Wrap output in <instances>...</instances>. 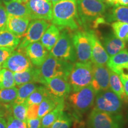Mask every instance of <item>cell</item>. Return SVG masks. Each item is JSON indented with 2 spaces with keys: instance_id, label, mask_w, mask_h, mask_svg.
<instances>
[{
  "instance_id": "45",
  "label": "cell",
  "mask_w": 128,
  "mask_h": 128,
  "mask_svg": "<svg viewBox=\"0 0 128 128\" xmlns=\"http://www.w3.org/2000/svg\"><path fill=\"white\" fill-rule=\"evenodd\" d=\"M18 1H20L21 2H24V3H26L27 2V1H28V0H18Z\"/></svg>"
},
{
  "instance_id": "4",
  "label": "cell",
  "mask_w": 128,
  "mask_h": 128,
  "mask_svg": "<svg viewBox=\"0 0 128 128\" xmlns=\"http://www.w3.org/2000/svg\"><path fill=\"white\" fill-rule=\"evenodd\" d=\"M49 54L59 60L75 63L77 58L72 39V32L62 30L60 38Z\"/></svg>"
},
{
  "instance_id": "41",
  "label": "cell",
  "mask_w": 128,
  "mask_h": 128,
  "mask_svg": "<svg viewBox=\"0 0 128 128\" xmlns=\"http://www.w3.org/2000/svg\"><path fill=\"white\" fill-rule=\"evenodd\" d=\"M116 6L128 7V0H115V7Z\"/></svg>"
},
{
  "instance_id": "15",
  "label": "cell",
  "mask_w": 128,
  "mask_h": 128,
  "mask_svg": "<svg viewBox=\"0 0 128 128\" xmlns=\"http://www.w3.org/2000/svg\"><path fill=\"white\" fill-rule=\"evenodd\" d=\"M91 44H92V59L91 61L96 65H106L109 56L106 51L98 36L93 30H87Z\"/></svg>"
},
{
  "instance_id": "44",
  "label": "cell",
  "mask_w": 128,
  "mask_h": 128,
  "mask_svg": "<svg viewBox=\"0 0 128 128\" xmlns=\"http://www.w3.org/2000/svg\"><path fill=\"white\" fill-rule=\"evenodd\" d=\"M51 1V2H52V4L53 6H54V4H55L56 3H57L58 2H59V1H61V0H50Z\"/></svg>"
},
{
  "instance_id": "46",
  "label": "cell",
  "mask_w": 128,
  "mask_h": 128,
  "mask_svg": "<svg viewBox=\"0 0 128 128\" xmlns=\"http://www.w3.org/2000/svg\"><path fill=\"white\" fill-rule=\"evenodd\" d=\"M1 1H2L4 3H6V2H10V1H12V0H1Z\"/></svg>"
},
{
  "instance_id": "19",
  "label": "cell",
  "mask_w": 128,
  "mask_h": 128,
  "mask_svg": "<svg viewBox=\"0 0 128 128\" xmlns=\"http://www.w3.org/2000/svg\"><path fill=\"white\" fill-rule=\"evenodd\" d=\"M16 86H20L28 82L40 83L38 68H32L21 72L13 73Z\"/></svg>"
},
{
  "instance_id": "48",
  "label": "cell",
  "mask_w": 128,
  "mask_h": 128,
  "mask_svg": "<svg viewBox=\"0 0 128 128\" xmlns=\"http://www.w3.org/2000/svg\"><path fill=\"white\" fill-rule=\"evenodd\" d=\"M100 1H102V2H104V0H100Z\"/></svg>"
},
{
  "instance_id": "39",
  "label": "cell",
  "mask_w": 128,
  "mask_h": 128,
  "mask_svg": "<svg viewBox=\"0 0 128 128\" xmlns=\"http://www.w3.org/2000/svg\"><path fill=\"white\" fill-rule=\"evenodd\" d=\"M26 124L28 128H41V119L38 118L26 120Z\"/></svg>"
},
{
  "instance_id": "18",
  "label": "cell",
  "mask_w": 128,
  "mask_h": 128,
  "mask_svg": "<svg viewBox=\"0 0 128 128\" xmlns=\"http://www.w3.org/2000/svg\"><path fill=\"white\" fill-rule=\"evenodd\" d=\"M102 42L103 47L109 56L118 54L126 48V42L117 38L113 33L105 34L102 38Z\"/></svg>"
},
{
  "instance_id": "37",
  "label": "cell",
  "mask_w": 128,
  "mask_h": 128,
  "mask_svg": "<svg viewBox=\"0 0 128 128\" xmlns=\"http://www.w3.org/2000/svg\"><path fill=\"white\" fill-rule=\"evenodd\" d=\"M39 104L28 106L26 113V120L33 119L38 118Z\"/></svg>"
},
{
  "instance_id": "35",
  "label": "cell",
  "mask_w": 128,
  "mask_h": 128,
  "mask_svg": "<svg viewBox=\"0 0 128 128\" xmlns=\"http://www.w3.org/2000/svg\"><path fill=\"white\" fill-rule=\"evenodd\" d=\"M7 128H28L26 122L14 118L12 116H8L7 119Z\"/></svg>"
},
{
  "instance_id": "42",
  "label": "cell",
  "mask_w": 128,
  "mask_h": 128,
  "mask_svg": "<svg viewBox=\"0 0 128 128\" xmlns=\"http://www.w3.org/2000/svg\"><path fill=\"white\" fill-rule=\"evenodd\" d=\"M0 128H7V122L3 117H0Z\"/></svg>"
},
{
  "instance_id": "29",
  "label": "cell",
  "mask_w": 128,
  "mask_h": 128,
  "mask_svg": "<svg viewBox=\"0 0 128 128\" xmlns=\"http://www.w3.org/2000/svg\"><path fill=\"white\" fill-rule=\"evenodd\" d=\"M49 94L50 92L45 87L39 86L28 96L25 102L28 106L33 104H39Z\"/></svg>"
},
{
  "instance_id": "10",
  "label": "cell",
  "mask_w": 128,
  "mask_h": 128,
  "mask_svg": "<svg viewBox=\"0 0 128 128\" xmlns=\"http://www.w3.org/2000/svg\"><path fill=\"white\" fill-rule=\"evenodd\" d=\"M50 24L48 21L42 19L32 20L28 24V29L23 35V39L18 44L17 49H25L28 44L40 40Z\"/></svg>"
},
{
  "instance_id": "12",
  "label": "cell",
  "mask_w": 128,
  "mask_h": 128,
  "mask_svg": "<svg viewBox=\"0 0 128 128\" xmlns=\"http://www.w3.org/2000/svg\"><path fill=\"white\" fill-rule=\"evenodd\" d=\"M26 6L29 12L30 20H52L53 5L50 0H28Z\"/></svg>"
},
{
  "instance_id": "38",
  "label": "cell",
  "mask_w": 128,
  "mask_h": 128,
  "mask_svg": "<svg viewBox=\"0 0 128 128\" xmlns=\"http://www.w3.org/2000/svg\"><path fill=\"white\" fill-rule=\"evenodd\" d=\"M14 50L12 48L0 47V65H2Z\"/></svg>"
},
{
  "instance_id": "11",
  "label": "cell",
  "mask_w": 128,
  "mask_h": 128,
  "mask_svg": "<svg viewBox=\"0 0 128 128\" xmlns=\"http://www.w3.org/2000/svg\"><path fill=\"white\" fill-rule=\"evenodd\" d=\"M2 67L13 73H16L26 71L33 66L24 49H17L12 53L7 60L2 64Z\"/></svg>"
},
{
  "instance_id": "36",
  "label": "cell",
  "mask_w": 128,
  "mask_h": 128,
  "mask_svg": "<svg viewBox=\"0 0 128 128\" xmlns=\"http://www.w3.org/2000/svg\"><path fill=\"white\" fill-rule=\"evenodd\" d=\"M8 14L4 6L0 5V31L6 29Z\"/></svg>"
},
{
  "instance_id": "22",
  "label": "cell",
  "mask_w": 128,
  "mask_h": 128,
  "mask_svg": "<svg viewBox=\"0 0 128 128\" xmlns=\"http://www.w3.org/2000/svg\"><path fill=\"white\" fill-rule=\"evenodd\" d=\"M107 66L112 71L115 73L118 71L122 67L128 64V51L126 49L120 51L118 54L109 57Z\"/></svg>"
},
{
  "instance_id": "7",
  "label": "cell",
  "mask_w": 128,
  "mask_h": 128,
  "mask_svg": "<svg viewBox=\"0 0 128 128\" xmlns=\"http://www.w3.org/2000/svg\"><path fill=\"white\" fill-rule=\"evenodd\" d=\"M94 109L112 114H119L122 111L123 102L111 89L96 94Z\"/></svg>"
},
{
  "instance_id": "34",
  "label": "cell",
  "mask_w": 128,
  "mask_h": 128,
  "mask_svg": "<svg viewBox=\"0 0 128 128\" xmlns=\"http://www.w3.org/2000/svg\"><path fill=\"white\" fill-rule=\"evenodd\" d=\"M72 119L68 114L63 112L50 128H70Z\"/></svg>"
},
{
  "instance_id": "27",
  "label": "cell",
  "mask_w": 128,
  "mask_h": 128,
  "mask_svg": "<svg viewBox=\"0 0 128 128\" xmlns=\"http://www.w3.org/2000/svg\"><path fill=\"white\" fill-rule=\"evenodd\" d=\"M38 86L34 82H28L21 85L17 91V96L12 104H20L25 102L28 96L33 92Z\"/></svg>"
},
{
  "instance_id": "21",
  "label": "cell",
  "mask_w": 128,
  "mask_h": 128,
  "mask_svg": "<svg viewBox=\"0 0 128 128\" xmlns=\"http://www.w3.org/2000/svg\"><path fill=\"white\" fill-rule=\"evenodd\" d=\"M8 16L30 18L29 12L26 3L21 2L18 0H12L4 3Z\"/></svg>"
},
{
  "instance_id": "17",
  "label": "cell",
  "mask_w": 128,
  "mask_h": 128,
  "mask_svg": "<svg viewBox=\"0 0 128 128\" xmlns=\"http://www.w3.org/2000/svg\"><path fill=\"white\" fill-rule=\"evenodd\" d=\"M30 18L8 16L6 29L19 38H22L28 29Z\"/></svg>"
},
{
  "instance_id": "26",
  "label": "cell",
  "mask_w": 128,
  "mask_h": 128,
  "mask_svg": "<svg viewBox=\"0 0 128 128\" xmlns=\"http://www.w3.org/2000/svg\"><path fill=\"white\" fill-rule=\"evenodd\" d=\"M20 42V38L15 36L7 29L0 31V47L15 49L18 47Z\"/></svg>"
},
{
  "instance_id": "13",
  "label": "cell",
  "mask_w": 128,
  "mask_h": 128,
  "mask_svg": "<svg viewBox=\"0 0 128 128\" xmlns=\"http://www.w3.org/2000/svg\"><path fill=\"white\" fill-rule=\"evenodd\" d=\"M44 85L48 92L54 97L65 99L72 92L68 81L60 76H56L45 80Z\"/></svg>"
},
{
  "instance_id": "14",
  "label": "cell",
  "mask_w": 128,
  "mask_h": 128,
  "mask_svg": "<svg viewBox=\"0 0 128 128\" xmlns=\"http://www.w3.org/2000/svg\"><path fill=\"white\" fill-rule=\"evenodd\" d=\"M93 78L91 86L96 94L110 88V69L105 65H96L92 64Z\"/></svg>"
},
{
  "instance_id": "28",
  "label": "cell",
  "mask_w": 128,
  "mask_h": 128,
  "mask_svg": "<svg viewBox=\"0 0 128 128\" xmlns=\"http://www.w3.org/2000/svg\"><path fill=\"white\" fill-rule=\"evenodd\" d=\"M107 20L110 22H121L128 24V7L116 6L108 16Z\"/></svg>"
},
{
  "instance_id": "30",
  "label": "cell",
  "mask_w": 128,
  "mask_h": 128,
  "mask_svg": "<svg viewBox=\"0 0 128 128\" xmlns=\"http://www.w3.org/2000/svg\"><path fill=\"white\" fill-rule=\"evenodd\" d=\"M113 33L122 40L128 42V24L121 22H114L112 24Z\"/></svg>"
},
{
  "instance_id": "16",
  "label": "cell",
  "mask_w": 128,
  "mask_h": 128,
  "mask_svg": "<svg viewBox=\"0 0 128 128\" xmlns=\"http://www.w3.org/2000/svg\"><path fill=\"white\" fill-rule=\"evenodd\" d=\"M24 50L32 64L37 68L42 65L49 54V51L39 41L28 44Z\"/></svg>"
},
{
  "instance_id": "33",
  "label": "cell",
  "mask_w": 128,
  "mask_h": 128,
  "mask_svg": "<svg viewBox=\"0 0 128 128\" xmlns=\"http://www.w3.org/2000/svg\"><path fill=\"white\" fill-rule=\"evenodd\" d=\"M28 106L24 102L20 104H12V116L16 119L26 122V113Z\"/></svg>"
},
{
  "instance_id": "8",
  "label": "cell",
  "mask_w": 128,
  "mask_h": 128,
  "mask_svg": "<svg viewBox=\"0 0 128 128\" xmlns=\"http://www.w3.org/2000/svg\"><path fill=\"white\" fill-rule=\"evenodd\" d=\"M122 118L119 114H112L93 109L88 118V124L92 128H122Z\"/></svg>"
},
{
  "instance_id": "2",
  "label": "cell",
  "mask_w": 128,
  "mask_h": 128,
  "mask_svg": "<svg viewBox=\"0 0 128 128\" xmlns=\"http://www.w3.org/2000/svg\"><path fill=\"white\" fill-rule=\"evenodd\" d=\"M73 64L56 58L49 54L42 65L38 68L40 83L44 84L45 80L56 76H60L68 80Z\"/></svg>"
},
{
  "instance_id": "1",
  "label": "cell",
  "mask_w": 128,
  "mask_h": 128,
  "mask_svg": "<svg viewBox=\"0 0 128 128\" xmlns=\"http://www.w3.org/2000/svg\"><path fill=\"white\" fill-rule=\"evenodd\" d=\"M51 22L60 30L76 31L82 26L78 16L76 0H61L54 4Z\"/></svg>"
},
{
  "instance_id": "25",
  "label": "cell",
  "mask_w": 128,
  "mask_h": 128,
  "mask_svg": "<svg viewBox=\"0 0 128 128\" xmlns=\"http://www.w3.org/2000/svg\"><path fill=\"white\" fill-rule=\"evenodd\" d=\"M65 108L64 102L59 103L55 108L48 113L41 119V128H50L60 117Z\"/></svg>"
},
{
  "instance_id": "32",
  "label": "cell",
  "mask_w": 128,
  "mask_h": 128,
  "mask_svg": "<svg viewBox=\"0 0 128 128\" xmlns=\"http://www.w3.org/2000/svg\"><path fill=\"white\" fill-rule=\"evenodd\" d=\"M18 88L16 87L0 89V102L12 103L17 96Z\"/></svg>"
},
{
  "instance_id": "9",
  "label": "cell",
  "mask_w": 128,
  "mask_h": 128,
  "mask_svg": "<svg viewBox=\"0 0 128 128\" xmlns=\"http://www.w3.org/2000/svg\"><path fill=\"white\" fill-rule=\"evenodd\" d=\"M72 39L78 61L92 62V44L87 30L74 31L72 33Z\"/></svg>"
},
{
  "instance_id": "43",
  "label": "cell",
  "mask_w": 128,
  "mask_h": 128,
  "mask_svg": "<svg viewBox=\"0 0 128 128\" xmlns=\"http://www.w3.org/2000/svg\"><path fill=\"white\" fill-rule=\"evenodd\" d=\"M6 114V110L5 108L0 105V117H3Z\"/></svg>"
},
{
  "instance_id": "5",
  "label": "cell",
  "mask_w": 128,
  "mask_h": 128,
  "mask_svg": "<svg viewBox=\"0 0 128 128\" xmlns=\"http://www.w3.org/2000/svg\"><path fill=\"white\" fill-rule=\"evenodd\" d=\"M77 10L82 26L86 27L104 14L106 6L100 0H76Z\"/></svg>"
},
{
  "instance_id": "40",
  "label": "cell",
  "mask_w": 128,
  "mask_h": 128,
  "mask_svg": "<svg viewBox=\"0 0 128 128\" xmlns=\"http://www.w3.org/2000/svg\"><path fill=\"white\" fill-rule=\"evenodd\" d=\"M119 76H120L122 82L124 86V92H125L126 96L128 97V76L121 74L119 75Z\"/></svg>"
},
{
  "instance_id": "31",
  "label": "cell",
  "mask_w": 128,
  "mask_h": 128,
  "mask_svg": "<svg viewBox=\"0 0 128 128\" xmlns=\"http://www.w3.org/2000/svg\"><path fill=\"white\" fill-rule=\"evenodd\" d=\"M16 86L13 72L3 68L0 71V89L11 88Z\"/></svg>"
},
{
  "instance_id": "3",
  "label": "cell",
  "mask_w": 128,
  "mask_h": 128,
  "mask_svg": "<svg viewBox=\"0 0 128 128\" xmlns=\"http://www.w3.org/2000/svg\"><path fill=\"white\" fill-rule=\"evenodd\" d=\"M92 78V62L78 61L73 64L68 81L71 86L72 92H76L91 85Z\"/></svg>"
},
{
  "instance_id": "24",
  "label": "cell",
  "mask_w": 128,
  "mask_h": 128,
  "mask_svg": "<svg viewBox=\"0 0 128 128\" xmlns=\"http://www.w3.org/2000/svg\"><path fill=\"white\" fill-rule=\"evenodd\" d=\"M64 100L65 99L57 98L52 94H49L39 104L38 118L42 119L44 115L55 108L59 103L64 102Z\"/></svg>"
},
{
  "instance_id": "47",
  "label": "cell",
  "mask_w": 128,
  "mask_h": 128,
  "mask_svg": "<svg viewBox=\"0 0 128 128\" xmlns=\"http://www.w3.org/2000/svg\"><path fill=\"white\" fill-rule=\"evenodd\" d=\"M1 70V65H0V71Z\"/></svg>"
},
{
  "instance_id": "6",
  "label": "cell",
  "mask_w": 128,
  "mask_h": 128,
  "mask_svg": "<svg viewBox=\"0 0 128 128\" xmlns=\"http://www.w3.org/2000/svg\"><path fill=\"white\" fill-rule=\"evenodd\" d=\"M95 97V91L90 85L76 92H71L66 98L76 113L81 114L92 108L94 104Z\"/></svg>"
},
{
  "instance_id": "23",
  "label": "cell",
  "mask_w": 128,
  "mask_h": 128,
  "mask_svg": "<svg viewBox=\"0 0 128 128\" xmlns=\"http://www.w3.org/2000/svg\"><path fill=\"white\" fill-rule=\"evenodd\" d=\"M110 88L116 94L123 102H128V97L124 92V90L119 75L110 70L109 79Z\"/></svg>"
},
{
  "instance_id": "20",
  "label": "cell",
  "mask_w": 128,
  "mask_h": 128,
  "mask_svg": "<svg viewBox=\"0 0 128 128\" xmlns=\"http://www.w3.org/2000/svg\"><path fill=\"white\" fill-rule=\"evenodd\" d=\"M60 30L55 25L49 26L40 39L41 44L48 51H50L55 46L60 36Z\"/></svg>"
}]
</instances>
